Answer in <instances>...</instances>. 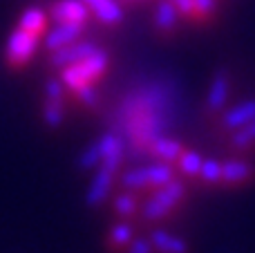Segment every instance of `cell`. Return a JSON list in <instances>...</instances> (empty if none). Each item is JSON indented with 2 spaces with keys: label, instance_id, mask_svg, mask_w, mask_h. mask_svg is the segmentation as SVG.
<instances>
[{
  "label": "cell",
  "instance_id": "ac0fdd59",
  "mask_svg": "<svg viewBox=\"0 0 255 253\" xmlns=\"http://www.w3.org/2000/svg\"><path fill=\"white\" fill-rule=\"evenodd\" d=\"M177 22H179L177 9L172 7L170 0H161L157 4V9H154V27L159 31H172L177 27Z\"/></svg>",
  "mask_w": 255,
  "mask_h": 253
},
{
  "label": "cell",
  "instance_id": "8fae6325",
  "mask_svg": "<svg viewBox=\"0 0 255 253\" xmlns=\"http://www.w3.org/2000/svg\"><path fill=\"white\" fill-rule=\"evenodd\" d=\"M253 175H255L253 166L242 159H231V161L222 164V184H226V186H231V188L247 186L253 179Z\"/></svg>",
  "mask_w": 255,
  "mask_h": 253
},
{
  "label": "cell",
  "instance_id": "5bb4252c",
  "mask_svg": "<svg viewBox=\"0 0 255 253\" xmlns=\"http://www.w3.org/2000/svg\"><path fill=\"white\" fill-rule=\"evenodd\" d=\"M148 150L152 152L157 159H161L163 164H170V161H177V159H179V155L184 152V146H181V141H177V139H172V137H168V134H163V137L154 139V141L150 143Z\"/></svg>",
  "mask_w": 255,
  "mask_h": 253
},
{
  "label": "cell",
  "instance_id": "f546056e",
  "mask_svg": "<svg viewBox=\"0 0 255 253\" xmlns=\"http://www.w3.org/2000/svg\"><path fill=\"white\" fill-rule=\"evenodd\" d=\"M130 249H128V253H152V245H150V240H145V238H136V240H132Z\"/></svg>",
  "mask_w": 255,
  "mask_h": 253
},
{
  "label": "cell",
  "instance_id": "d4e9b609",
  "mask_svg": "<svg viewBox=\"0 0 255 253\" xmlns=\"http://www.w3.org/2000/svg\"><path fill=\"white\" fill-rule=\"evenodd\" d=\"M195 2V18L197 20H211L220 9V0H193Z\"/></svg>",
  "mask_w": 255,
  "mask_h": 253
},
{
  "label": "cell",
  "instance_id": "7c38bea8",
  "mask_svg": "<svg viewBox=\"0 0 255 253\" xmlns=\"http://www.w3.org/2000/svg\"><path fill=\"white\" fill-rule=\"evenodd\" d=\"M90 13L97 16L103 25H119L124 20V9H121L119 0H83Z\"/></svg>",
  "mask_w": 255,
  "mask_h": 253
},
{
  "label": "cell",
  "instance_id": "484cf974",
  "mask_svg": "<svg viewBox=\"0 0 255 253\" xmlns=\"http://www.w3.org/2000/svg\"><path fill=\"white\" fill-rule=\"evenodd\" d=\"M134 209H136V202L130 193H124V195L115 197V211L119 215H130V213H134Z\"/></svg>",
  "mask_w": 255,
  "mask_h": 253
},
{
  "label": "cell",
  "instance_id": "2e32d148",
  "mask_svg": "<svg viewBox=\"0 0 255 253\" xmlns=\"http://www.w3.org/2000/svg\"><path fill=\"white\" fill-rule=\"evenodd\" d=\"M18 29L29 31V34H34L40 38V36L45 34V29H47V13H45L40 7L25 9V11L20 13V18H18Z\"/></svg>",
  "mask_w": 255,
  "mask_h": 253
},
{
  "label": "cell",
  "instance_id": "ffe728a7",
  "mask_svg": "<svg viewBox=\"0 0 255 253\" xmlns=\"http://www.w3.org/2000/svg\"><path fill=\"white\" fill-rule=\"evenodd\" d=\"M202 164H204V157L199 155L197 150H184L177 159V166L184 175L188 177H199V170H202Z\"/></svg>",
  "mask_w": 255,
  "mask_h": 253
},
{
  "label": "cell",
  "instance_id": "603a6c76",
  "mask_svg": "<svg viewBox=\"0 0 255 253\" xmlns=\"http://www.w3.org/2000/svg\"><path fill=\"white\" fill-rule=\"evenodd\" d=\"M199 177L206 184H222V161L217 159H204L202 170H199Z\"/></svg>",
  "mask_w": 255,
  "mask_h": 253
},
{
  "label": "cell",
  "instance_id": "30bf717a",
  "mask_svg": "<svg viewBox=\"0 0 255 253\" xmlns=\"http://www.w3.org/2000/svg\"><path fill=\"white\" fill-rule=\"evenodd\" d=\"M49 16L56 25H61V22H81V25H85L90 9L85 7L83 0H56L49 9Z\"/></svg>",
  "mask_w": 255,
  "mask_h": 253
},
{
  "label": "cell",
  "instance_id": "9a60e30c",
  "mask_svg": "<svg viewBox=\"0 0 255 253\" xmlns=\"http://www.w3.org/2000/svg\"><path fill=\"white\" fill-rule=\"evenodd\" d=\"M150 245L159 253H188V245L181 238L172 236V233L163 231V229H154L150 233Z\"/></svg>",
  "mask_w": 255,
  "mask_h": 253
},
{
  "label": "cell",
  "instance_id": "ba28073f",
  "mask_svg": "<svg viewBox=\"0 0 255 253\" xmlns=\"http://www.w3.org/2000/svg\"><path fill=\"white\" fill-rule=\"evenodd\" d=\"M97 45L92 40H76V43L67 45V47H61L56 52H52V65L54 67H70V65H76V63L85 61L88 56H92L97 52Z\"/></svg>",
  "mask_w": 255,
  "mask_h": 253
},
{
  "label": "cell",
  "instance_id": "4316f807",
  "mask_svg": "<svg viewBox=\"0 0 255 253\" xmlns=\"http://www.w3.org/2000/svg\"><path fill=\"white\" fill-rule=\"evenodd\" d=\"M45 101H63L61 79H49L47 83H45Z\"/></svg>",
  "mask_w": 255,
  "mask_h": 253
},
{
  "label": "cell",
  "instance_id": "9c48e42d",
  "mask_svg": "<svg viewBox=\"0 0 255 253\" xmlns=\"http://www.w3.org/2000/svg\"><path fill=\"white\" fill-rule=\"evenodd\" d=\"M255 121V99H249V101H242L238 106H233L231 110H226L222 115L220 121V130L222 132H238L240 128L253 124Z\"/></svg>",
  "mask_w": 255,
  "mask_h": 253
},
{
  "label": "cell",
  "instance_id": "52a82bcc",
  "mask_svg": "<svg viewBox=\"0 0 255 253\" xmlns=\"http://www.w3.org/2000/svg\"><path fill=\"white\" fill-rule=\"evenodd\" d=\"M83 29L85 25H81V22H61V25H54L49 31H45L43 43L49 52H56V49L67 47V45L81 40Z\"/></svg>",
  "mask_w": 255,
  "mask_h": 253
},
{
  "label": "cell",
  "instance_id": "f1b7e54d",
  "mask_svg": "<svg viewBox=\"0 0 255 253\" xmlns=\"http://www.w3.org/2000/svg\"><path fill=\"white\" fill-rule=\"evenodd\" d=\"M172 7L177 9V13H179V18H190V20H197L195 18V2L193 0H170Z\"/></svg>",
  "mask_w": 255,
  "mask_h": 253
},
{
  "label": "cell",
  "instance_id": "4fadbf2b",
  "mask_svg": "<svg viewBox=\"0 0 255 253\" xmlns=\"http://www.w3.org/2000/svg\"><path fill=\"white\" fill-rule=\"evenodd\" d=\"M231 97V79L226 72H220V74L213 79L211 88H208V99H206V110L208 112H222Z\"/></svg>",
  "mask_w": 255,
  "mask_h": 253
},
{
  "label": "cell",
  "instance_id": "7402d4cb",
  "mask_svg": "<svg viewBox=\"0 0 255 253\" xmlns=\"http://www.w3.org/2000/svg\"><path fill=\"white\" fill-rule=\"evenodd\" d=\"M63 101H45L43 106V121L49 126V128H58L63 124Z\"/></svg>",
  "mask_w": 255,
  "mask_h": 253
},
{
  "label": "cell",
  "instance_id": "e0dca14e",
  "mask_svg": "<svg viewBox=\"0 0 255 253\" xmlns=\"http://www.w3.org/2000/svg\"><path fill=\"white\" fill-rule=\"evenodd\" d=\"M231 150L240 152V155H251V152H255V121L231 134Z\"/></svg>",
  "mask_w": 255,
  "mask_h": 253
},
{
  "label": "cell",
  "instance_id": "3957f363",
  "mask_svg": "<svg viewBox=\"0 0 255 253\" xmlns=\"http://www.w3.org/2000/svg\"><path fill=\"white\" fill-rule=\"evenodd\" d=\"M124 157H126V150H119V152L108 157L99 168H94V177L88 186V193H85L88 206H101L103 202L108 200V195H110V191H112L115 175H117V170H119Z\"/></svg>",
  "mask_w": 255,
  "mask_h": 253
},
{
  "label": "cell",
  "instance_id": "6da1fadb",
  "mask_svg": "<svg viewBox=\"0 0 255 253\" xmlns=\"http://www.w3.org/2000/svg\"><path fill=\"white\" fill-rule=\"evenodd\" d=\"M170 99L166 85L152 83L132 92L121 106V121L136 148H150L154 139L163 137L170 124Z\"/></svg>",
  "mask_w": 255,
  "mask_h": 253
},
{
  "label": "cell",
  "instance_id": "5b68a950",
  "mask_svg": "<svg viewBox=\"0 0 255 253\" xmlns=\"http://www.w3.org/2000/svg\"><path fill=\"white\" fill-rule=\"evenodd\" d=\"M119 150H126V139L117 132H106L101 139L90 143L79 157V168L81 170H94L103 164L110 155Z\"/></svg>",
  "mask_w": 255,
  "mask_h": 253
},
{
  "label": "cell",
  "instance_id": "cb8c5ba5",
  "mask_svg": "<svg viewBox=\"0 0 255 253\" xmlns=\"http://www.w3.org/2000/svg\"><path fill=\"white\" fill-rule=\"evenodd\" d=\"M132 236H134V231H132V227L128 222H119L112 227L110 231V242L115 247H128L132 242Z\"/></svg>",
  "mask_w": 255,
  "mask_h": 253
},
{
  "label": "cell",
  "instance_id": "83f0119b",
  "mask_svg": "<svg viewBox=\"0 0 255 253\" xmlns=\"http://www.w3.org/2000/svg\"><path fill=\"white\" fill-rule=\"evenodd\" d=\"M74 94H76V99H79L83 106H94V103H97V99H99L94 85H83V88L74 90Z\"/></svg>",
  "mask_w": 255,
  "mask_h": 253
},
{
  "label": "cell",
  "instance_id": "44dd1931",
  "mask_svg": "<svg viewBox=\"0 0 255 253\" xmlns=\"http://www.w3.org/2000/svg\"><path fill=\"white\" fill-rule=\"evenodd\" d=\"M121 184L130 191H141V188H150L148 186V173H145V166L141 168H132L121 177Z\"/></svg>",
  "mask_w": 255,
  "mask_h": 253
},
{
  "label": "cell",
  "instance_id": "8992f818",
  "mask_svg": "<svg viewBox=\"0 0 255 253\" xmlns=\"http://www.w3.org/2000/svg\"><path fill=\"white\" fill-rule=\"evenodd\" d=\"M38 36L29 34L22 29H13L7 38V47H4V56L11 65H27L34 58L36 49H38Z\"/></svg>",
  "mask_w": 255,
  "mask_h": 253
},
{
  "label": "cell",
  "instance_id": "7a4b0ae2",
  "mask_svg": "<svg viewBox=\"0 0 255 253\" xmlns=\"http://www.w3.org/2000/svg\"><path fill=\"white\" fill-rule=\"evenodd\" d=\"M110 65V54L106 49L99 47L92 56H88L85 61L76 63V65L63 67L61 72V83L67 85L70 90H79L83 85H94V81L101 79V74Z\"/></svg>",
  "mask_w": 255,
  "mask_h": 253
},
{
  "label": "cell",
  "instance_id": "d6986e66",
  "mask_svg": "<svg viewBox=\"0 0 255 253\" xmlns=\"http://www.w3.org/2000/svg\"><path fill=\"white\" fill-rule=\"evenodd\" d=\"M145 173H148V186L150 188H161V186H166V184H170L172 179H175V170H172V166L163 164V161L145 166Z\"/></svg>",
  "mask_w": 255,
  "mask_h": 253
},
{
  "label": "cell",
  "instance_id": "277c9868",
  "mask_svg": "<svg viewBox=\"0 0 255 253\" xmlns=\"http://www.w3.org/2000/svg\"><path fill=\"white\" fill-rule=\"evenodd\" d=\"M184 193H186L184 184L177 182V179H172V182L166 184V186L157 188V191L152 193V197L145 202L143 218L150 220V222H159V220H163L181 200H184Z\"/></svg>",
  "mask_w": 255,
  "mask_h": 253
}]
</instances>
